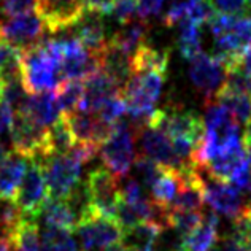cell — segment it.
I'll list each match as a JSON object with an SVG mask.
<instances>
[{"mask_svg":"<svg viewBox=\"0 0 251 251\" xmlns=\"http://www.w3.org/2000/svg\"><path fill=\"white\" fill-rule=\"evenodd\" d=\"M167 74L147 72L142 75H132L123 86L121 94L127 103V115L132 121L145 124L150 115L156 110L154 105L159 100L166 83Z\"/></svg>","mask_w":251,"mask_h":251,"instance_id":"2","label":"cell"},{"mask_svg":"<svg viewBox=\"0 0 251 251\" xmlns=\"http://www.w3.org/2000/svg\"><path fill=\"white\" fill-rule=\"evenodd\" d=\"M234 239H237L245 248L251 250V205L234 220Z\"/></svg>","mask_w":251,"mask_h":251,"instance_id":"39","label":"cell"},{"mask_svg":"<svg viewBox=\"0 0 251 251\" xmlns=\"http://www.w3.org/2000/svg\"><path fill=\"white\" fill-rule=\"evenodd\" d=\"M97 115L100 116L102 120L108 121L111 124H118L120 121H123V116L127 115V103H126V99L123 97L121 92L111 96L108 100L99 108Z\"/></svg>","mask_w":251,"mask_h":251,"instance_id":"36","label":"cell"},{"mask_svg":"<svg viewBox=\"0 0 251 251\" xmlns=\"http://www.w3.org/2000/svg\"><path fill=\"white\" fill-rule=\"evenodd\" d=\"M48 130H50V145L52 154H65L76 145L75 135L70 129L67 116L64 113L57 121H54L50 126Z\"/></svg>","mask_w":251,"mask_h":251,"instance_id":"30","label":"cell"},{"mask_svg":"<svg viewBox=\"0 0 251 251\" xmlns=\"http://www.w3.org/2000/svg\"><path fill=\"white\" fill-rule=\"evenodd\" d=\"M147 34H148L147 23L138 19L135 23H130L127 27L115 32L113 37L110 38V43L115 45L116 48H120L121 51H124L126 54L132 56L137 51L138 46L145 43Z\"/></svg>","mask_w":251,"mask_h":251,"instance_id":"27","label":"cell"},{"mask_svg":"<svg viewBox=\"0 0 251 251\" xmlns=\"http://www.w3.org/2000/svg\"><path fill=\"white\" fill-rule=\"evenodd\" d=\"M170 54L169 50H157L154 46L143 43L130 56L132 75H142L147 72H159L167 74Z\"/></svg>","mask_w":251,"mask_h":251,"instance_id":"21","label":"cell"},{"mask_svg":"<svg viewBox=\"0 0 251 251\" xmlns=\"http://www.w3.org/2000/svg\"><path fill=\"white\" fill-rule=\"evenodd\" d=\"M161 230L162 227H159L157 224L151 221H143L132 229L124 230L123 242L132 251H151L154 250Z\"/></svg>","mask_w":251,"mask_h":251,"instance_id":"24","label":"cell"},{"mask_svg":"<svg viewBox=\"0 0 251 251\" xmlns=\"http://www.w3.org/2000/svg\"><path fill=\"white\" fill-rule=\"evenodd\" d=\"M13 116H15V111L11 110L10 105L3 100L0 102V135H2L5 130L11 129Z\"/></svg>","mask_w":251,"mask_h":251,"instance_id":"44","label":"cell"},{"mask_svg":"<svg viewBox=\"0 0 251 251\" xmlns=\"http://www.w3.org/2000/svg\"><path fill=\"white\" fill-rule=\"evenodd\" d=\"M138 0H115L113 16L120 24L126 25L130 23L132 16L137 13Z\"/></svg>","mask_w":251,"mask_h":251,"instance_id":"40","label":"cell"},{"mask_svg":"<svg viewBox=\"0 0 251 251\" xmlns=\"http://www.w3.org/2000/svg\"><path fill=\"white\" fill-rule=\"evenodd\" d=\"M2 96H3V81L0 80V100H2Z\"/></svg>","mask_w":251,"mask_h":251,"instance_id":"49","label":"cell"},{"mask_svg":"<svg viewBox=\"0 0 251 251\" xmlns=\"http://www.w3.org/2000/svg\"><path fill=\"white\" fill-rule=\"evenodd\" d=\"M248 191H250V193H251V184H250V189H248Z\"/></svg>","mask_w":251,"mask_h":251,"instance_id":"51","label":"cell"},{"mask_svg":"<svg viewBox=\"0 0 251 251\" xmlns=\"http://www.w3.org/2000/svg\"><path fill=\"white\" fill-rule=\"evenodd\" d=\"M178 186H180V178H178L176 170L166 169L161 174V176L157 178L156 183L151 186V199L154 202L161 203V205H170L172 201L175 199Z\"/></svg>","mask_w":251,"mask_h":251,"instance_id":"32","label":"cell"},{"mask_svg":"<svg viewBox=\"0 0 251 251\" xmlns=\"http://www.w3.org/2000/svg\"><path fill=\"white\" fill-rule=\"evenodd\" d=\"M86 13H96V15H110L115 8V0H83Z\"/></svg>","mask_w":251,"mask_h":251,"instance_id":"43","label":"cell"},{"mask_svg":"<svg viewBox=\"0 0 251 251\" xmlns=\"http://www.w3.org/2000/svg\"><path fill=\"white\" fill-rule=\"evenodd\" d=\"M211 251H218V247H215L213 250H211Z\"/></svg>","mask_w":251,"mask_h":251,"instance_id":"50","label":"cell"},{"mask_svg":"<svg viewBox=\"0 0 251 251\" xmlns=\"http://www.w3.org/2000/svg\"><path fill=\"white\" fill-rule=\"evenodd\" d=\"M75 230L80 239L81 251L103 250L111 243L121 242L124 237V229L120 223L113 218L99 215L92 205L80 216Z\"/></svg>","mask_w":251,"mask_h":251,"instance_id":"4","label":"cell"},{"mask_svg":"<svg viewBox=\"0 0 251 251\" xmlns=\"http://www.w3.org/2000/svg\"><path fill=\"white\" fill-rule=\"evenodd\" d=\"M248 0H213V5L218 13L224 15L242 16L248 11Z\"/></svg>","mask_w":251,"mask_h":251,"instance_id":"41","label":"cell"},{"mask_svg":"<svg viewBox=\"0 0 251 251\" xmlns=\"http://www.w3.org/2000/svg\"><path fill=\"white\" fill-rule=\"evenodd\" d=\"M145 124L164 132L170 140L189 138L199 143L205 134V123L194 110H154Z\"/></svg>","mask_w":251,"mask_h":251,"instance_id":"5","label":"cell"},{"mask_svg":"<svg viewBox=\"0 0 251 251\" xmlns=\"http://www.w3.org/2000/svg\"><path fill=\"white\" fill-rule=\"evenodd\" d=\"M99 59H100V67L107 75H110L118 83V86L123 89L126 81L132 76L130 69V56L126 54L124 51L116 48L111 45L110 40L107 46L99 52Z\"/></svg>","mask_w":251,"mask_h":251,"instance_id":"22","label":"cell"},{"mask_svg":"<svg viewBox=\"0 0 251 251\" xmlns=\"http://www.w3.org/2000/svg\"><path fill=\"white\" fill-rule=\"evenodd\" d=\"M29 116H32L37 123L43 126H51L57 121L62 115V110L59 107L56 91L37 92V94H29L27 102L21 108Z\"/></svg>","mask_w":251,"mask_h":251,"instance_id":"19","label":"cell"},{"mask_svg":"<svg viewBox=\"0 0 251 251\" xmlns=\"http://www.w3.org/2000/svg\"><path fill=\"white\" fill-rule=\"evenodd\" d=\"M102 251H132L126 243L121 240V242H116V243H111V245L105 247Z\"/></svg>","mask_w":251,"mask_h":251,"instance_id":"46","label":"cell"},{"mask_svg":"<svg viewBox=\"0 0 251 251\" xmlns=\"http://www.w3.org/2000/svg\"><path fill=\"white\" fill-rule=\"evenodd\" d=\"M201 0H172V3L169 6V10L164 15L162 21L167 27L176 25L180 21H183L184 18L189 15V11L199 3Z\"/></svg>","mask_w":251,"mask_h":251,"instance_id":"38","label":"cell"},{"mask_svg":"<svg viewBox=\"0 0 251 251\" xmlns=\"http://www.w3.org/2000/svg\"><path fill=\"white\" fill-rule=\"evenodd\" d=\"M62 40H42L21 50V81L27 94L54 91L62 81Z\"/></svg>","mask_w":251,"mask_h":251,"instance_id":"1","label":"cell"},{"mask_svg":"<svg viewBox=\"0 0 251 251\" xmlns=\"http://www.w3.org/2000/svg\"><path fill=\"white\" fill-rule=\"evenodd\" d=\"M8 154H10V151L6 150V147L2 142H0V164H2L6 159V157H8Z\"/></svg>","mask_w":251,"mask_h":251,"instance_id":"48","label":"cell"},{"mask_svg":"<svg viewBox=\"0 0 251 251\" xmlns=\"http://www.w3.org/2000/svg\"><path fill=\"white\" fill-rule=\"evenodd\" d=\"M45 30V23L37 13L8 18L6 21H0V42L24 50L42 42Z\"/></svg>","mask_w":251,"mask_h":251,"instance_id":"10","label":"cell"},{"mask_svg":"<svg viewBox=\"0 0 251 251\" xmlns=\"http://www.w3.org/2000/svg\"><path fill=\"white\" fill-rule=\"evenodd\" d=\"M213 100L216 103L223 105L224 108L230 111L237 121L240 124H248L251 120V96H240V94H230V92L218 91Z\"/></svg>","mask_w":251,"mask_h":251,"instance_id":"31","label":"cell"},{"mask_svg":"<svg viewBox=\"0 0 251 251\" xmlns=\"http://www.w3.org/2000/svg\"><path fill=\"white\" fill-rule=\"evenodd\" d=\"M189 78L210 105L213 103L216 92L226 80V69L215 54L202 52L194 61H191Z\"/></svg>","mask_w":251,"mask_h":251,"instance_id":"12","label":"cell"},{"mask_svg":"<svg viewBox=\"0 0 251 251\" xmlns=\"http://www.w3.org/2000/svg\"><path fill=\"white\" fill-rule=\"evenodd\" d=\"M243 145H251V120L247 124L245 134H243Z\"/></svg>","mask_w":251,"mask_h":251,"instance_id":"47","label":"cell"},{"mask_svg":"<svg viewBox=\"0 0 251 251\" xmlns=\"http://www.w3.org/2000/svg\"><path fill=\"white\" fill-rule=\"evenodd\" d=\"M218 251H250V250L243 247L239 240L234 239V237H229V239H226L221 243V247L218 248Z\"/></svg>","mask_w":251,"mask_h":251,"instance_id":"45","label":"cell"},{"mask_svg":"<svg viewBox=\"0 0 251 251\" xmlns=\"http://www.w3.org/2000/svg\"><path fill=\"white\" fill-rule=\"evenodd\" d=\"M100 159L103 166L113 174L118 180L127 176L132 164L135 161V148H134V134L129 124L120 121L116 124L115 132L105 142L100 150Z\"/></svg>","mask_w":251,"mask_h":251,"instance_id":"7","label":"cell"},{"mask_svg":"<svg viewBox=\"0 0 251 251\" xmlns=\"http://www.w3.org/2000/svg\"><path fill=\"white\" fill-rule=\"evenodd\" d=\"M84 186L88 189L91 205L97 213L116 220V210L121 202L120 180L107 167L102 166L89 172Z\"/></svg>","mask_w":251,"mask_h":251,"instance_id":"8","label":"cell"},{"mask_svg":"<svg viewBox=\"0 0 251 251\" xmlns=\"http://www.w3.org/2000/svg\"><path fill=\"white\" fill-rule=\"evenodd\" d=\"M203 193H205V202L211 210L232 220H235L245 208L242 201V191L227 181H220L215 178L203 180Z\"/></svg>","mask_w":251,"mask_h":251,"instance_id":"15","label":"cell"},{"mask_svg":"<svg viewBox=\"0 0 251 251\" xmlns=\"http://www.w3.org/2000/svg\"><path fill=\"white\" fill-rule=\"evenodd\" d=\"M37 15L51 34L67 30L81 21L86 15L83 0H40Z\"/></svg>","mask_w":251,"mask_h":251,"instance_id":"13","label":"cell"},{"mask_svg":"<svg viewBox=\"0 0 251 251\" xmlns=\"http://www.w3.org/2000/svg\"><path fill=\"white\" fill-rule=\"evenodd\" d=\"M248 2H250V3H251V0H248Z\"/></svg>","mask_w":251,"mask_h":251,"instance_id":"52","label":"cell"},{"mask_svg":"<svg viewBox=\"0 0 251 251\" xmlns=\"http://www.w3.org/2000/svg\"><path fill=\"white\" fill-rule=\"evenodd\" d=\"M164 0H138L137 6V16L140 21L147 23V19L157 16L162 8Z\"/></svg>","mask_w":251,"mask_h":251,"instance_id":"42","label":"cell"},{"mask_svg":"<svg viewBox=\"0 0 251 251\" xmlns=\"http://www.w3.org/2000/svg\"><path fill=\"white\" fill-rule=\"evenodd\" d=\"M202 223V213L199 211H180L172 210L170 211V227H174L176 232L188 237L194 229Z\"/></svg>","mask_w":251,"mask_h":251,"instance_id":"35","label":"cell"},{"mask_svg":"<svg viewBox=\"0 0 251 251\" xmlns=\"http://www.w3.org/2000/svg\"><path fill=\"white\" fill-rule=\"evenodd\" d=\"M132 169H134L137 180L140 181L143 186H148V188L153 186L156 180L164 172L162 166H159V164L154 162L153 159H150V157L145 154H138L135 157L134 164H132Z\"/></svg>","mask_w":251,"mask_h":251,"instance_id":"34","label":"cell"},{"mask_svg":"<svg viewBox=\"0 0 251 251\" xmlns=\"http://www.w3.org/2000/svg\"><path fill=\"white\" fill-rule=\"evenodd\" d=\"M38 161V159H37ZM43 174L52 199H67L80 184L83 164L70 153L52 154L42 159Z\"/></svg>","mask_w":251,"mask_h":251,"instance_id":"6","label":"cell"},{"mask_svg":"<svg viewBox=\"0 0 251 251\" xmlns=\"http://www.w3.org/2000/svg\"><path fill=\"white\" fill-rule=\"evenodd\" d=\"M40 0H0V13L6 18H16L37 13Z\"/></svg>","mask_w":251,"mask_h":251,"instance_id":"37","label":"cell"},{"mask_svg":"<svg viewBox=\"0 0 251 251\" xmlns=\"http://www.w3.org/2000/svg\"><path fill=\"white\" fill-rule=\"evenodd\" d=\"M218 227L220 216L216 211L210 210L202 215V223L186 237L189 251H211L218 243Z\"/></svg>","mask_w":251,"mask_h":251,"instance_id":"23","label":"cell"},{"mask_svg":"<svg viewBox=\"0 0 251 251\" xmlns=\"http://www.w3.org/2000/svg\"><path fill=\"white\" fill-rule=\"evenodd\" d=\"M10 239L18 251H46L40 239L35 218L23 216L21 223L18 224Z\"/></svg>","mask_w":251,"mask_h":251,"instance_id":"25","label":"cell"},{"mask_svg":"<svg viewBox=\"0 0 251 251\" xmlns=\"http://www.w3.org/2000/svg\"><path fill=\"white\" fill-rule=\"evenodd\" d=\"M57 96L59 107L62 113H74L80 108V103L84 96V81L83 80H69L65 78L54 89Z\"/></svg>","mask_w":251,"mask_h":251,"instance_id":"29","label":"cell"},{"mask_svg":"<svg viewBox=\"0 0 251 251\" xmlns=\"http://www.w3.org/2000/svg\"><path fill=\"white\" fill-rule=\"evenodd\" d=\"M99 70H102L99 54L86 50L76 37L62 40V80L69 78L84 81Z\"/></svg>","mask_w":251,"mask_h":251,"instance_id":"11","label":"cell"},{"mask_svg":"<svg viewBox=\"0 0 251 251\" xmlns=\"http://www.w3.org/2000/svg\"><path fill=\"white\" fill-rule=\"evenodd\" d=\"M178 25H180V32H178V50H180V54L191 62L199 54H202L201 25H197L188 18H184L183 21L178 23Z\"/></svg>","mask_w":251,"mask_h":251,"instance_id":"26","label":"cell"},{"mask_svg":"<svg viewBox=\"0 0 251 251\" xmlns=\"http://www.w3.org/2000/svg\"><path fill=\"white\" fill-rule=\"evenodd\" d=\"M64 115L67 116V121L70 124L72 132H74V135H75L76 143L96 147L94 129H96L97 115L88 113V111H81V110H76L74 113H64Z\"/></svg>","mask_w":251,"mask_h":251,"instance_id":"28","label":"cell"},{"mask_svg":"<svg viewBox=\"0 0 251 251\" xmlns=\"http://www.w3.org/2000/svg\"><path fill=\"white\" fill-rule=\"evenodd\" d=\"M75 27V37L88 51L99 54L107 46L108 38L105 35V24L102 15L86 13Z\"/></svg>","mask_w":251,"mask_h":251,"instance_id":"20","label":"cell"},{"mask_svg":"<svg viewBox=\"0 0 251 251\" xmlns=\"http://www.w3.org/2000/svg\"><path fill=\"white\" fill-rule=\"evenodd\" d=\"M137 135L142 147V154L148 156L150 159H153L159 166L172 170H180L186 164H189V162H183L176 156L174 147H172V140L164 132L150 127L147 124H142L138 127Z\"/></svg>","mask_w":251,"mask_h":251,"instance_id":"14","label":"cell"},{"mask_svg":"<svg viewBox=\"0 0 251 251\" xmlns=\"http://www.w3.org/2000/svg\"><path fill=\"white\" fill-rule=\"evenodd\" d=\"M29 162V159L16 151H10L8 157L0 164V201L15 202Z\"/></svg>","mask_w":251,"mask_h":251,"instance_id":"17","label":"cell"},{"mask_svg":"<svg viewBox=\"0 0 251 251\" xmlns=\"http://www.w3.org/2000/svg\"><path fill=\"white\" fill-rule=\"evenodd\" d=\"M40 239L46 251H81L69 230L45 226Z\"/></svg>","mask_w":251,"mask_h":251,"instance_id":"33","label":"cell"},{"mask_svg":"<svg viewBox=\"0 0 251 251\" xmlns=\"http://www.w3.org/2000/svg\"><path fill=\"white\" fill-rule=\"evenodd\" d=\"M118 92H121L118 83L103 70H99L97 74L84 80V96L78 110L88 111V113H97L99 108Z\"/></svg>","mask_w":251,"mask_h":251,"instance_id":"16","label":"cell"},{"mask_svg":"<svg viewBox=\"0 0 251 251\" xmlns=\"http://www.w3.org/2000/svg\"><path fill=\"white\" fill-rule=\"evenodd\" d=\"M50 193L46 186L43 166L40 161H30L29 167L25 170V175L21 181V186L18 189L15 203L23 211L24 216L35 218L43 207V203L48 201Z\"/></svg>","mask_w":251,"mask_h":251,"instance_id":"9","label":"cell"},{"mask_svg":"<svg viewBox=\"0 0 251 251\" xmlns=\"http://www.w3.org/2000/svg\"><path fill=\"white\" fill-rule=\"evenodd\" d=\"M37 220H42L45 226L64 229L70 232V230L76 229L78 215L67 199H52V197H48V201L43 203Z\"/></svg>","mask_w":251,"mask_h":251,"instance_id":"18","label":"cell"},{"mask_svg":"<svg viewBox=\"0 0 251 251\" xmlns=\"http://www.w3.org/2000/svg\"><path fill=\"white\" fill-rule=\"evenodd\" d=\"M10 132L13 151L24 156L25 159L42 161L52 156L48 127L37 123L25 111H15Z\"/></svg>","mask_w":251,"mask_h":251,"instance_id":"3","label":"cell"}]
</instances>
